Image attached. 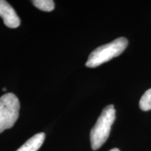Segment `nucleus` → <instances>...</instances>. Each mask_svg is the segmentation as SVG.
I'll return each instance as SVG.
<instances>
[{
    "mask_svg": "<svg viewBox=\"0 0 151 151\" xmlns=\"http://www.w3.org/2000/svg\"><path fill=\"white\" fill-rule=\"evenodd\" d=\"M116 119V109L109 105L103 109L97 121L90 132V142L92 150H96L106 141L110 134L111 126Z\"/></svg>",
    "mask_w": 151,
    "mask_h": 151,
    "instance_id": "nucleus-1",
    "label": "nucleus"
},
{
    "mask_svg": "<svg viewBox=\"0 0 151 151\" xmlns=\"http://www.w3.org/2000/svg\"><path fill=\"white\" fill-rule=\"evenodd\" d=\"M128 45L126 38L120 37L108 44L98 47L88 57L86 65L90 68L99 67L122 53Z\"/></svg>",
    "mask_w": 151,
    "mask_h": 151,
    "instance_id": "nucleus-2",
    "label": "nucleus"
},
{
    "mask_svg": "<svg viewBox=\"0 0 151 151\" xmlns=\"http://www.w3.org/2000/svg\"><path fill=\"white\" fill-rule=\"evenodd\" d=\"M20 102L13 93H6L0 97V133L14 125L19 116Z\"/></svg>",
    "mask_w": 151,
    "mask_h": 151,
    "instance_id": "nucleus-3",
    "label": "nucleus"
},
{
    "mask_svg": "<svg viewBox=\"0 0 151 151\" xmlns=\"http://www.w3.org/2000/svg\"><path fill=\"white\" fill-rule=\"evenodd\" d=\"M0 17L8 27L16 28L20 24V19L14 9L5 0H0Z\"/></svg>",
    "mask_w": 151,
    "mask_h": 151,
    "instance_id": "nucleus-4",
    "label": "nucleus"
},
{
    "mask_svg": "<svg viewBox=\"0 0 151 151\" xmlns=\"http://www.w3.org/2000/svg\"><path fill=\"white\" fill-rule=\"evenodd\" d=\"M45 137L46 135L43 132L38 133L30 138L16 151H37L43 145Z\"/></svg>",
    "mask_w": 151,
    "mask_h": 151,
    "instance_id": "nucleus-5",
    "label": "nucleus"
},
{
    "mask_svg": "<svg viewBox=\"0 0 151 151\" xmlns=\"http://www.w3.org/2000/svg\"><path fill=\"white\" fill-rule=\"evenodd\" d=\"M32 2L37 9L43 11H52L55 8L54 1L52 0H33Z\"/></svg>",
    "mask_w": 151,
    "mask_h": 151,
    "instance_id": "nucleus-6",
    "label": "nucleus"
},
{
    "mask_svg": "<svg viewBox=\"0 0 151 151\" xmlns=\"http://www.w3.org/2000/svg\"><path fill=\"white\" fill-rule=\"evenodd\" d=\"M139 107L144 111L151 110V88L143 94L139 101Z\"/></svg>",
    "mask_w": 151,
    "mask_h": 151,
    "instance_id": "nucleus-7",
    "label": "nucleus"
},
{
    "mask_svg": "<svg viewBox=\"0 0 151 151\" xmlns=\"http://www.w3.org/2000/svg\"><path fill=\"white\" fill-rule=\"evenodd\" d=\"M109 151H120V150H119L118 148H113V149H111V150H110Z\"/></svg>",
    "mask_w": 151,
    "mask_h": 151,
    "instance_id": "nucleus-8",
    "label": "nucleus"
},
{
    "mask_svg": "<svg viewBox=\"0 0 151 151\" xmlns=\"http://www.w3.org/2000/svg\"><path fill=\"white\" fill-rule=\"evenodd\" d=\"M2 90L3 91H6V89L5 88H2Z\"/></svg>",
    "mask_w": 151,
    "mask_h": 151,
    "instance_id": "nucleus-9",
    "label": "nucleus"
}]
</instances>
